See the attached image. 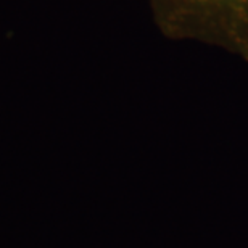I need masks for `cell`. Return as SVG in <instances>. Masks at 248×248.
<instances>
[{"label": "cell", "mask_w": 248, "mask_h": 248, "mask_svg": "<svg viewBox=\"0 0 248 248\" xmlns=\"http://www.w3.org/2000/svg\"><path fill=\"white\" fill-rule=\"evenodd\" d=\"M163 36L221 48L248 63V0H148Z\"/></svg>", "instance_id": "6da1fadb"}]
</instances>
